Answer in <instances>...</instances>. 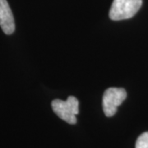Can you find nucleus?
<instances>
[{"label": "nucleus", "mask_w": 148, "mask_h": 148, "mask_svg": "<svg viewBox=\"0 0 148 148\" xmlns=\"http://www.w3.org/2000/svg\"><path fill=\"white\" fill-rule=\"evenodd\" d=\"M53 112L69 124L77 123L76 115L79 114V101L74 96H69L67 101L53 100L51 103Z\"/></svg>", "instance_id": "1"}, {"label": "nucleus", "mask_w": 148, "mask_h": 148, "mask_svg": "<svg viewBox=\"0 0 148 148\" xmlns=\"http://www.w3.org/2000/svg\"><path fill=\"white\" fill-rule=\"evenodd\" d=\"M143 4V0H114L110 18L113 21L129 19L138 12Z\"/></svg>", "instance_id": "2"}, {"label": "nucleus", "mask_w": 148, "mask_h": 148, "mask_svg": "<svg viewBox=\"0 0 148 148\" xmlns=\"http://www.w3.org/2000/svg\"><path fill=\"white\" fill-rule=\"evenodd\" d=\"M127 92L123 88L110 87L105 91L103 95V110L107 117L114 116L118 107L125 101Z\"/></svg>", "instance_id": "3"}, {"label": "nucleus", "mask_w": 148, "mask_h": 148, "mask_svg": "<svg viewBox=\"0 0 148 148\" xmlns=\"http://www.w3.org/2000/svg\"><path fill=\"white\" fill-rule=\"evenodd\" d=\"M0 27L7 35L15 31L14 17L7 0H0Z\"/></svg>", "instance_id": "4"}, {"label": "nucleus", "mask_w": 148, "mask_h": 148, "mask_svg": "<svg viewBox=\"0 0 148 148\" xmlns=\"http://www.w3.org/2000/svg\"><path fill=\"white\" fill-rule=\"evenodd\" d=\"M136 148H148V132H143L136 142Z\"/></svg>", "instance_id": "5"}]
</instances>
